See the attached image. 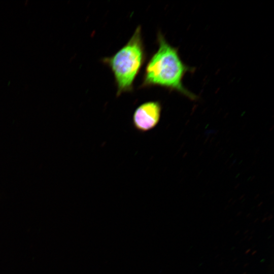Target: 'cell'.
I'll return each instance as SVG.
<instances>
[{
	"label": "cell",
	"mask_w": 274,
	"mask_h": 274,
	"mask_svg": "<svg viewBox=\"0 0 274 274\" xmlns=\"http://www.w3.org/2000/svg\"><path fill=\"white\" fill-rule=\"evenodd\" d=\"M242 274H247V272H246H246H244L243 273H242Z\"/></svg>",
	"instance_id": "cell-13"
},
{
	"label": "cell",
	"mask_w": 274,
	"mask_h": 274,
	"mask_svg": "<svg viewBox=\"0 0 274 274\" xmlns=\"http://www.w3.org/2000/svg\"><path fill=\"white\" fill-rule=\"evenodd\" d=\"M255 230H253L252 232L251 233V234H252L253 232H254Z\"/></svg>",
	"instance_id": "cell-12"
},
{
	"label": "cell",
	"mask_w": 274,
	"mask_h": 274,
	"mask_svg": "<svg viewBox=\"0 0 274 274\" xmlns=\"http://www.w3.org/2000/svg\"><path fill=\"white\" fill-rule=\"evenodd\" d=\"M239 232V230L237 231L236 232V233H234V235H236L237 234H238Z\"/></svg>",
	"instance_id": "cell-6"
},
{
	"label": "cell",
	"mask_w": 274,
	"mask_h": 274,
	"mask_svg": "<svg viewBox=\"0 0 274 274\" xmlns=\"http://www.w3.org/2000/svg\"><path fill=\"white\" fill-rule=\"evenodd\" d=\"M146 58L142 28L138 26L128 41L102 62L111 69L116 86L117 96L131 92L133 83Z\"/></svg>",
	"instance_id": "cell-2"
},
{
	"label": "cell",
	"mask_w": 274,
	"mask_h": 274,
	"mask_svg": "<svg viewBox=\"0 0 274 274\" xmlns=\"http://www.w3.org/2000/svg\"><path fill=\"white\" fill-rule=\"evenodd\" d=\"M266 220V218L263 219V220L262 221V222L264 223L265 221Z\"/></svg>",
	"instance_id": "cell-8"
},
{
	"label": "cell",
	"mask_w": 274,
	"mask_h": 274,
	"mask_svg": "<svg viewBox=\"0 0 274 274\" xmlns=\"http://www.w3.org/2000/svg\"><path fill=\"white\" fill-rule=\"evenodd\" d=\"M252 237H253L252 236H251L250 237H249V238H248V241H249L250 240H251V239Z\"/></svg>",
	"instance_id": "cell-10"
},
{
	"label": "cell",
	"mask_w": 274,
	"mask_h": 274,
	"mask_svg": "<svg viewBox=\"0 0 274 274\" xmlns=\"http://www.w3.org/2000/svg\"><path fill=\"white\" fill-rule=\"evenodd\" d=\"M250 251H251V249H248L245 252V254H248Z\"/></svg>",
	"instance_id": "cell-4"
},
{
	"label": "cell",
	"mask_w": 274,
	"mask_h": 274,
	"mask_svg": "<svg viewBox=\"0 0 274 274\" xmlns=\"http://www.w3.org/2000/svg\"><path fill=\"white\" fill-rule=\"evenodd\" d=\"M256 253H257V250H255V251H253V252H252V255H254Z\"/></svg>",
	"instance_id": "cell-5"
},
{
	"label": "cell",
	"mask_w": 274,
	"mask_h": 274,
	"mask_svg": "<svg viewBox=\"0 0 274 274\" xmlns=\"http://www.w3.org/2000/svg\"><path fill=\"white\" fill-rule=\"evenodd\" d=\"M247 237V236H245L241 241L245 240Z\"/></svg>",
	"instance_id": "cell-7"
},
{
	"label": "cell",
	"mask_w": 274,
	"mask_h": 274,
	"mask_svg": "<svg viewBox=\"0 0 274 274\" xmlns=\"http://www.w3.org/2000/svg\"><path fill=\"white\" fill-rule=\"evenodd\" d=\"M161 112V106L158 101H149L139 106L132 115V125L141 132L154 128L158 123Z\"/></svg>",
	"instance_id": "cell-3"
},
{
	"label": "cell",
	"mask_w": 274,
	"mask_h": 274,
	"mask_svg": "<svg viewBox=\"0 0 274 274\" xmlns=\"http://www.w3.org/2000/svg\"><path fill=\"white\" fill-rule=\"evenodd\" d=\"M157 42L158 48L145 67L141 87L159 86L195 99L196 96L182 82L185 74L192 68L182 61L178 49L170 45L160 32L157 34Z\"/></svg>",
	"instance_id": "cell-1"
},
{
	"label": "cell",
	"mask_w": 274,
	"mask_h": 274,
	"mask_svg": "<svg viewBox=\"0 0 274 274\" xmlns=\"http://www.w3.org/2000/svg\"><path fill=\"white\" fill-rule=\"evenodd\" d=\"M249 264V263H246V264H245L244 265V267H245L248 266Z\"/></svg>",
	"instance_id": "cell-9"
},
{
	"label": "cell",
	"mask_w": 274,
	"mask_h": 274,
	"mask_svg": "<svg viewBox=\"0 0 274 274\" xmlns=\"http://www.w3.org/2000/svg\"><path fill=\"white\" fill-rule=\"evenodd\" d=\"M236 258H235V259L233 260V261H235L236 260Z\"/></svg>",
	"instance_id": "cell-14"
},
{
	"label": "cell",
	"mask_w": 274,
	"mask_h": 274,
	"mask_svg": "<svg viewBox=\"0 0 274 274\" xmlns=\"http://www.w3.org/2000/svg\"><path fill=\"white\" fill-rule=\"evenodd\" d=\"M249 231L248 229H247L246 231H245V232H244V234H246L248 232V231Z\"/></svg>",
	"instance_id": "cell-11"
}]
</instances>
